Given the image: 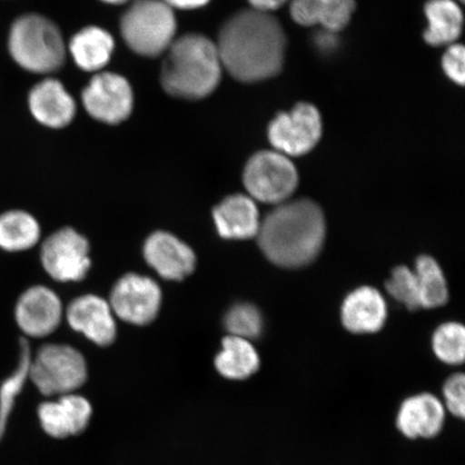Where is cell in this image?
Wrapping results in <instances>:
<instances>
[{"label": "cell", "instance_id": "836d02e7", "mask_svg": "<svg viewBox=\"0 0 465 465\" xmlns=\"http://www.w3.org/2000/svg\"><path fill=\"white\" fill-rule=\"evenodd\" d=\"M102 2L109 5H124L129 2V0H102Z\"/></svg>", "mask_w": 465, "mask_h": 465}, {"label": "cell", "instance_id": "5bb4252c", "mask_svg": "<svg viewBox=\"0 0 465 465\" xmlns=\"http://www.w3.org/2000/svg\"><path fill=\"white\" fill-rule=\"evenodd\" d=\"M69 325L98 346L113 344L116 336L114 315L107 301L94 294L80 296L66 311Z\"/></svg>", "mask_w": 465, "mask_h": 465}, {"label": "cell", "instance_id": "e575fe53", "mask_svg": "<svg viewBox=\"0 0 465 465\" xmlns=\"http://www.w3.org/2000/svg\"><path fill=\"white\" fill-rule=\"evenodd\" d=\"M459 2H463V0H459Z\"/></svg>", "mask_w": 465, "mask_h": 465}, {"label": "cell", "instance_id": "603a6c76", "mask_svg": "<svg viewBox=\"0 0 465 465\" xmlns=\"http://www.w3.org/2000/svg\"><path fill=\"white\" fill-rule=\"evenodd\" d=\"M420 307L436 308L449 301V288L438 262L428 255L418 258L415 267Z\"/></svg>", "mask_w": 465, "mask_h": 465}, {"label": "cell", "instance_id": "ffe728a7", "mask_svg": "<svg viewBox=\"0 0 465 465\" xmlns=\"http://www.w3.org/2000/svg\"><path fill=\"white\" fill-rule=\"evenodd\" d=\"M424 11L429 22L426 42L435 46L455 44L463 25L462 11L455 0H429Z\"/></svg>", "mask_w": 465, "mask_h": 465}, {"label": "cell", "instance_id": "cb8c5ba5", "mask_svg": "<svg viewBox=\"0 0 465 465\" xmlns=\"http://www.w3.org/2000/svg\"><path fill=\"white\" fill-rule=\"evenodd\" d=\"M433 351L441 362L459 365L464 361L465 331L460 323L440 325L433 335Z\"/></svg>", "mask_w": 465, "mask_h": 465}, {"label": "cell", "instance_id": "4316f807", "mask_svg": "<svg viewBox=\"0 0 465 465\" xmlns=\"http://www.w3.org/2000/svg\"><path fill=\"white\" fill-rule=\"evenodd\" d=\"M316 5L319 25L334 34L347 26L356 8L354 0H316Z\"/></svg>", "mask_w": 465, "mask_h": 465}, {"label": "cell", "instance_id": "e0dca14e", "mask_svg": "<svg viewBox=\"0 0 465 465\" xmlns=\"http://www.w3.org/2000/svg\"><path fill=\"white\" fill-rule=\"evenodd\" d=\"M387 319L383 296L371 287H361L349 294L341 306L344 327L356 334L378 332Z\"/></svg>", "mask_w": 465, "mask_h": 465}, {"label": "cell", "instance_id": "3957f363", "mask_svg": "<svg viewBox=\"0 0 465 465\" xmlns=\"http://www.w3.org/2000/svg\"><path fill=\"white\" fill-rule=\"evenodd\" d=\"M164 54L160 78L171 96L197 101L217 89L223 67L213 40L185 34L174 39Z\"/></svg>", "mask_w": 465, "mask_h": 465}, {"label": "cell", "instance_id": "f546056e", "mask_svg": "<svg viewBox=\"0 0 465 465\" xmlns=\"http://www.w3.org/2000/svg\"><path fill=\"white\" fill-rule=\"evenodd\" d=\"M444 401L450 414L463 420L465 415V377L455 374L446 381L443 388Z\"/></svg>", "mask_w": 465, "mask_h": 465}, {"label": "cell", "instance_id": "9c48e42d", "mask_svg": "<svg viewBox=\"0 0 465 465\" xmlns=\"http://www.w3.org/2000/svg\"><path fill=\"white\" fill-rule=\"evenodd\" d=\"M86 238L72 228L54 232L43 243L40 259L44 269L57 282H80L91 267Z\"/></svg>", "mask_w": 465, "mask_h": 465}, {"label": "cell", "instance_id": "2e32d148", "mask_svg": "<svg viewBox=\"0 0 465 465\" xmlns=\"http://www.w3.org/2000/svg\"><path fill=\"white\" fill-rule=\"evenodd\" d=\"M28 104L34 118L51 129L65 127L75 114L73 96L54 79H45L35 85L29 93Z\"/></svg>", "mask_w": 465, "mask_h": 465}, {"label": "cell", "instance_id": "ba28073f", "mask_svg": "<svg viewBox=\"0 0 465 465\" xmlns=\"http://www.w3.org/2000/svg\"><path fill=\"white\" fill-rule=\"evenodd\" d=\"M322 115L312 104L300 103L289 113L279 114L269 127V138L277 153L286 156L304 155L320 141Z\"/></svg>", "mask_w": 465, "mask_h": 465}, {"label": "cell", "instance_id": "52a82bcc", "mask_svg": "<svg viewBox=\"0 0 465 465\" xmlns=\"http://www.w3.org/2000/svg\"><path fill=\"white\" fill-rule=\"evenodd\" d=\"M299 183L298 171L288 156L277 151H261L250 159L243 171V184L252 199L282 203Z\"/></svg>", "mask_w": 465, "mask_h": 465}, {"label": "cell", "instance_id": "5b68a950", "mask_svg": "<svg viewBox=\"0 0 465 465\" xmlns=\"http://www.w3.org/2000/svg\"><path fill=\"white\" fill-rule=\"evenodd\" d=\"M120 29L132 51L156 57L164 54L176 39L177 21L163 0H134L122 15Z\"/></svg>", "mask_w": 465, "mask_h": 465}, {"label": "cell", "instance_id": "1f68e13d", "mask_svg": "<svg viewBox=\"0 0 465 465\" xmlns=\"http://www.w3.org/2000/svg\"><path fill=\"white\" fill-rule=\"evenodd\" d=\"M168 7L182 10H193L203 7L209 3V0H163Z\"/></svg>", "mask_w": 465, "mask_h": 465}, {"label": "cell", "instance_id": "4dcf8cb0", "mask_svg": "<svg viewBox=\"0 0 465 465\" xmlns=\"http://www.w3.org/2000/svg\"><path fill=\"white\" fill-rule=\"evenodd\" d=\"M464 48L462 45H450L443 57L444 72L453 83L464 84Z\"/></svg>", "mask_w": 465, "mask_h": 465}, {"label": "cell", "instance_id": "7a4b0ae2", "mask_svg": "<svg viewBox=\"0 0 465 465\" xmlns=\"http://www.w3.org/2000/svg\"><path fill=\"white\" fill-rule=\"evenodd\" d=\"M259 246L272 263L299 269L317 258L325 238L324 214L315 202L281 203L260 224Z\"/></svg>", "mask_w": 465, "mask_h": 465}, {"label": "cell", "instance_id": "9a60e30c", "mask_svg": "<svg viewBox=\"0 0 465 465\" xmlns=\"http://www.w3.org/2000/svg\"><path fill=\"white\" fill-rule=\"evenodd\" d=\"M445 406L430 393H420L406 399L401 405L397 427L411 440L432 439L439 435L445 423Z\"/></svg>", "mask_w": 465, "mask_h": 465}, {"label": "cell", "instance_id": "8fae6325", "mask_svg": "<svg viewBox=\"0 0 465 465\" xmlns=\"http://www.w3.org/2000/svg\"><path fill=\"white\" fill-rule=\"evenodd\" d=\"M162 291L153 279L127 274L114 284L109 305L114 315L135 325L148 324L158 316Z\"/></svg>", "mask_w": 465, "mask_h": 465}, {"label": "cell", "instance_id": "d6986e66", "mask_svg": "<svg viewBox=\"0 0 465 465\" xmlns=\"http://www.w3.org/2000/svg\"><path fill=\"white\" fill-rule=\"evenodd\" d=\"M114 49L112 35L97 26L81 29L69 44L75 65L84 72H100L109 63Z\"/></svg>", "mask_w": 465, "mask_h": 465}, {"label": "cell", "instance_id": "44dd1931", "mask_svg": "<svg viewBox=\"0 0 465 465\" xmlns=\"http://www.w3.org/2000/svg\"><path fill=\"white\" fill-rule=\"evenodd\" d=\"M214 365L221 375L232 381L247 380L257 373L260 357L250 341L229 335L223 341Z\"/></svg>", "mask_w": 465, "mask_h": 465}, {"label": "cell", "instance_id": "8992f818", "mask_svg": "<svg viewBox=\"0 0 465 465\" xmlns=\"http://www.w3.org/2000/svg\"><path fill=\"white\" fill-rule=\"evenodd\" d=\"M28 378L45 395L74 393L86 381L85 359L72 346L45 345L31 359Z\"/></svg>", "mask_w": 465, "mask_h": 465}, {"label": "cell", "instance_id": "ac0fdd59", "mask_svg": "<svg viewBox=\"0 0 465 465\" xmlns=\"http://www.w3.org/2000/svg\"><path fill=\"white\" fill-rule=\"evenodd\" d=\"M213 217L219 235L225 240H249L258 235L260 213L252 197L236 194L214 207Z\"/></svg>", "mask_w": 465, "mask_h": 465}, {"label": "cell", "instance_id": "7c38bea8", "mask_svg": "<svg viewBox=\"0 0 465 465\" xmlns=\"http://www.w3.org/2000/svg\"><path fill=\"white\" fill-rule=\"evenodd\" d=\"M15 322L27 336L45 337L58 328L63 306L54 291L44 286L29 288L16 302Z\"/></svg>", "mask_w": 465, "mask_h": 465}, {"label": "cell", "instance_id": "d4e9b609", "mask_svg": "<svg viewBox=\"0 0 465 465\" xmlns=\"http://www.w3.org/2000/svg\"><path fill=\"white\" fill-rule=\"evenodd\" d=\"M230 335L252 340L261 335L263 319L257 307L242 303L232 306L224 319Z\"/></svg>", "mask_w": 465, "mask_h": 465}, {"label": "cell", "instance_id": "83f0119b", "mask_svg": "<svg viewBox=\"0 0 465 465\" xmlns=\"http://www.w3.org/2000/svg\"><path fill=\"white\" fill-rule=\"evenodd\" d=\"M40 424L46 434L54 439H66L72 436L68 418L60 401H49L39 406Z\"/></svg>", "mask_w": 465, "mask_h": 465}, {"label": "cell", "instance_id": "6da1fadb", "mask_svg": "<svg viewBox=\"0 0 465 465\" xmlns=\"http://www.w3.org/2000/svg\"><path fill=\"white\" fill-rule=\"evenodd\" d=\"M223 67L242 83H257L281 72L286 35L271 14L249 9L221 28L216 44Z\"/></svg>", "mask_w": 465, "mask_h": 465}, {"label": "cell", "instance_id": "7402d4cb", "mask_svg": "<svg viewBox=\"0 0 465 465\" xmlns=\"http://www.w3.org/2000/svg\"><path fill=\"white\" fill-rule=\"evenodd\" d=\"M38 221L31 213L10 211L0 214V249L20 252L33 248L40 240Z\"/></svg>", "mask_w": 465, "mask_h": 465}, {"label": "cell", "instance_id": "277c9868", "mask_svg": "<svg viewBox=\"0 0 465 465\" xmlns=\"http://www.w3.org/2000/svg\"><path fill=\"white\" fill-rule=\"evenodd\" d=\"M9 51L17 65L35 74L58 71L66 60L62 33L54 22L38 15L19 17L10 29Z\"/></svg>", "mask_w": 465, "mask_h": 465}, {"label": "cell", "instance_id": "4fadbf2b", "mask_svg": "<svg viewBox=\"0 0 465 465\" xmlns=\"http://www.w3.org/2000/svg\"><path fill=\"white\" fill-rule=\"evenodd\" d=\"M143 255L145 262L167 281H183L195 270L193 250L171 232L151 234L144 242Z\"/></svg>", "mask_w": 465, "mask_h": 465}, {"label": "cell", "instance_id": "d6a6232c", "mask_svg": "<svg viewBox=\"0 0 465 465\" xmlns=\"http://www.w3.org/2000/svg\"><path fill=\"white\" fill-rule=\"evenodd\" d=\"M248 2L253 10L270 14L271 11L281 8L287 0H248Z\"/></svg>", "mask_w": 465, "mask_h": 465}, {"label": "cell", "instance_id": "484cf974", "mask_svg": "<svg viewBox=\"0 0 465 465\" xmlns=\"http://www.w3.org/2000/svg\"><path fill=\"white\" fill-rule=\"evenodd\" d=\"M386 289L394 300L410 311H416L420 307L415 272L409 267L399 266L394 269L391 278L386 283Z\"/></svg>", "mask_w": 465, "mask_h": 465}, {"label": "cell", "instance_id": "f1b7e54d", "mask_svg": "<svg viewBox=\"0 0 465 465\" xmlns=\"http://www.w3.org/2000/svg\"><path fill=\"white\" fill-rule=\"evenodd\" d=\"M58 401L65 410L72 436L84 432L93 412L89 401L74 393L61 395Z\"/></svg>", "mask_w": 465, "mask_h": 465}, {"label": "cell", "instance_id": "30bf717a", "mask_svg": "<svg viewBox=\"0 0 465 465\" xmlns=\"http://www.w3.org/2000/svg\"><path fill=\"white\" fill-rule=\"evenodd\" d=\"M83 104L93 119L110 125L119 124L132 113V86L120 74L98 73L84 87Z\"/></svg>", "mask_w": 465, "mask_h": 465}]
</instances>
